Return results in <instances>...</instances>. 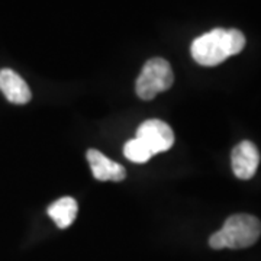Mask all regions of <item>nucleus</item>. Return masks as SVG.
<instances>
[{
  "instance_id": "nucleus-2",
  "label": "nucleus",
  "mask_w": 261,
  "mask_h": 261,
  "mask_svg": "<svg viewBox=\"0 0 261 261\" xmlns=\"http://www.w3.org/2000/svg\"><path fill=\"white\" fill-rule=\"evenodd\" d=\"M260 235L261 222L258 218L248 214H237L229 216L224 226L211 235L209 245L214 250H241L254 245Z\"/></svg>"
},
{
  "instance_id": "nucleus-5",
  "label": "nucleus",
  "mask_w": 261,
  "mask_h": 261,
  "mask_svg": "<svg viewBox=\"0 0 261 261\" xmlns=\"http://www.w3.org/2000/svg\"><path fill=\"white\" fill-rule=\"evenodd\" d=\"M260 164V152L251 141L240 142L231 154V166L233 174L241 180L254 177Z\"/></svg>"
},
{
  "instance_id": "nucleus-7",
  "label": "nucleus",
  "mask_w": 261,
  "mask_h": 261,
  "mask_svg": "<svg viewBox=\"0 0 261 261\" xmlns=\"http://www.w3.org/2000/svg\"><path fill=\"white\" fill-rule=\"evenodd\" d=\"M87 161L90 164L93 177L100 181H122L126 177V170L121 164L115 163L106 155H103L97 149H89L87 151Z\"/></svg>"
},
{
  "instance_id": "nucleus-8",
  "label": "nucleus",
  "mask_w": 261,
  "mask_h": 261,
  "mask_svg": "<svg viewBox=\"0 0 261 261\" xmlns=\"http://www.w3.org/2000/svg\"><path fill=\"white\" fill-rule=\"evenodd\" d=\"M77 211H79L77 202L73 197L65 196V197H61V199L56 200L53 205H49L48 215L54 219V222H56L58 228L64 229V228H68L70 225L74 222Z\"/></svg>"
},
{
  "instance_id": "nucleus-4",
  "label": "nucleus",
  "mask_w": 261,
  "mask_h": 261,
  "mask_svg": "<svg viewBox=\"0 0 261 261\" xmlns=\"http://www.w3.org/2000/svg\"><path fill=\"white\" fill-rule=\"evenodd\" d=\"M145 144V147L155 155L159 152H164L173 147L174 144V134L173 129L166 122L160 119H148L142 122L137 130V137Z\"/></svg>"
},
{
  "instance_id": "nucleus-1",
  "label": "nucleus",
  "mask_w": 261,
  "mask_h": 261,
  "mask_svg": "<svg viewBox=\"0 0 261 261\" xmlns=\"http://www.w3.org/2000/svg\"><path fill=\"white\" fill-rule=\"evenodd\" d=\"M245 47V37L238 29L215 28L192 42L190 53L197 64L215 67L229 57L240 54Z\"/></svg>"
},
{
  "instance_id": "nucleus-3",
  "label": "nucleus",
  "mask_w": 261,
  "mask_h": 261,
  "mask_svg": "<svg viewBox=\"0 0 261 261\" xmlns=\"http://www.w3.org/2000/svg\"><path fill=\"white\" fill-rule=\"evenodd\" d=\"M174 82L171 65L164 58H151L142 67L137 79L135 92L142 100H151L161 92L168 90Z\"/></svg>"
},
{
  "instance_id": "nucleus-9",
  "label": "nucleus",
  "mask_w": 261,
  "mask_h": 261,
  "mask_svg": "<svg viewBox=\"0 0 261 261\" xmlns=\"http://www.w3.org/2000/svg\"><path fill=\"white\" fill-rule=\"evenodd\" d=\"M123 155L132 163L142 164V163H147L154 154L145 147V144L142 141H140L138 138H134V140H129L125 144Z\"/></svg>"
},
{
  "instance_id": "nucleus-6",
  "label": "nucleus",
  "mask_w": 261,
  "mask_h": 261,
  "mask_svg": "<svg viewBox=\"0 0 261 261\" xmlns=\"http://www.w3.org/2000/svg\"><path fill=\"white\" fill-rule=\"evenodd\" d=\"M0 92L13 105H25L32 97L27 82L10 68L0 70Z\"/></svg>"
}]
</instances>
